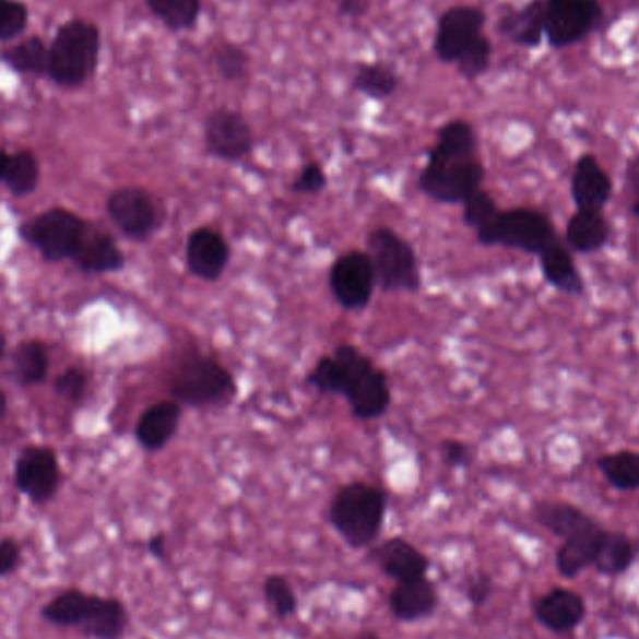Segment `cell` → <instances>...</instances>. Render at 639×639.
I'll list each match as a JSON object with an SVG mask.
<instances>
[{"instance_id": "obj_47", "label": "cell", "mask_w": 639, "mask_h": 639, "mask_svg": "<svg viewBox=\"0 0 639 639\" xmlns=\"http://www.w3.org/2000/svg\"><path fill=\"white\" fill-rule=\"evenodd\" d=\"M21 549L20 544L12 539L0 541V578L13 572L20 565Z\"/></svg>"}, {"instance_id": "obj_45", "label": "cell", "mask_w": 639, "mask_h": 639, "mask_svg": "<svg viewBox=\"0 0 639 639\" xmlns=\"http://www.w3.org/2000/svg\"><path fill=\"white\" fill-rule=\"evenodd\" d=\"M439 454L441 460L446 462L449 468H462V465L470 464L472 454H470V447L459 441V439H447L439 447Z\"/></svg>"}, {"instance_id": "obj_24", "label": "cell", "mask_w": 639, "mask_h": 639, "mask_svg": "<svg viewBox=\"0 0 639 639\" xmlns=\"http://www.w3.org/2000/svg\"><path fill=\"white\" fill-rule=\"evenodd\" d=\"M604 536H606V531L596 523L591 530L567 539L557 554L559 572L565 578H575L583 568L593 565L594 557L604 543Z\"/></svg>"}, {"instance_id": "obj_43", "label": "cell", "mask_w": 639, "mask_h": 639, "mask_svg": "<svg viewBox=\"0 0 639 639\" xmlns=\"http://www.w3.org/2000/svg\"><path fill=\"white\" fill-rule=\"evenodd\" d=\"M326 186H328V176H326L322 165L309 163L299 170L296 180L292 181L291 189L294 193L317 194L323 191Z\"/></svg>"}, {"instance_id": "obj_18", "label": "cell", "mask_w": 639, "mask_h": 639, "mask_svg": "<svg viewBox=\"0 0 639 639\" xmlns=\"http://www.w3.org/2000/svg\"><path fill=\"white\" fill-rule=\"evenodd\" d=\"M535 615L539 623L552 632H570L583 619L585 602L575 591L554 589L536 602Z\"/></svg>"}, {"instance_id": "obj_53", "label": "cell", "mask_w": 639, "mask_h": 639, "mask_svg": "<svg viewBox=\"0 0 639 639\" xmlns=\"http://www.w3.org/2000/svg\"><path fill=\"white\" fill-rule=\"evenodd\" d=\"M357 639H381L375 632H363L357 636Z\"/></svg>"}, {"instance_id": "obj_20", "label": "cell", "mask_w": 639, "mask_h": 639, "mask_svg": "<svg viewBox=\"0 0 639 639\" xmlns=\"http://www.w3.org/2000/svg\"><path fill=\"white\" fill-rule=\"evenodd\" d=\"M572 197L578 210H599L606 206L612 197V180L593 155H583L576 163L572 178Z\"/></svg>"}, {"instance_id": "obj_22", "label": "cell", "mask_w": 639, "mask_h": 639, "mask_svg": "<svg viewBox=\"0 0 639 639\" xmlns=\"http://www.w3.org/2000/svg\"><path fill=\"white\" fill-rule=\"evenodd\" d=\"M75 264L84 273H110L122 270L123 252L107 233L88 228L81 246L73 255Z\"/></svg>"}, {"instance_id": "obj_27", "label": "cell", "mask_w": 639, "mask_h": 639, "mask_svg": "<svg viewBox=\"0 0 639 639\" xmlns=\"http://www.w3.org/2000/svg\"><path fill=\"white\" fill-rule=\"evenodd\" d=\"M533 517L546 530L563 536L565 541L570 536L580 535L583 531L591 530L596 525L593 518H589L585 512H581L580 509H576L572 505L565 504L536 505Z\"/></svg>"}, {"instance_id": "obj_50", "label": "cell", "mask_w": 639, "mask_h": 639, "mask_svg": "<svg viewBox=\"0 0 639 639\" xmlns=\"http://www.w3.org/2000/svg\"><path fill=\"white\" fill-rule=\"evenodd\" d=\"M627 178L628 184H630L636 191H639V157L630 163V167H628L627 170Z\"/></svg>"}, {"instance_id": "obj_13", "label": "cell", "mask_w": 639, "mask_h": 639, "mask_svg": "<svg viewBox=\"0 0 639 639\" xmlns=\"http://www.w3.org/2000/svg\"><path fill=\"white\" fill-rule=\"evenodd\" d=\"M486 15L481 8L460 4L441 13L434 34V52L441 62L454 64L465 47L483 34Z\"/></svg>"}, {"instance_id": "obj_1", "label": "cell", "mask_w": 639, "mask_h": 639, "mask_svg": "<svg viewBox=\"0 0 639 639\" xmlns=\"http://www.w3.org/2000/svg\"><path fill=\"white\" fill-rule=\"evenodd\" d=\"M168 391L173 401L180 402L181 406H225L234 401L238 383L223 363L212 355L191 350L181 355L173 368Z\"/></svg>"}, {"instance_id": "obj_30", "label": "cell", "mask_w": 639, "mask_h": 639, "mask_svg": "<svg viewBox=\"0 0 639 639\" xmlns=\"http://www.w3.org/2000/svg\"><path fill=\"white\" fill-rule=\"evenodd\" d=\"M91 604V594L83 591H66L55 596L44 610V619L57 627H81L86 610Z\"/></svg>"}, {"instance_id": "obj_32", "label": "cell", "mask_w": 639, "mask_h": 639, "mask_svg": "<svg viewBox=\"0 0 639 639\" xmlns=\"http://www.w3.org/2000/svg\"><path fill=\"white\" fill-rule=\"evenodd\" d=\"M632 561L634 546L630 539L620 533H606L593 565L602 575H620L632 565Z\"/></svg>"}, {"instance_id": "obj_41", "label": "cell", "mask_w": 639, "mask_h": 639, "mask_svg": "<svg viewBox=\"0 0 639 639\" xmlns=\"http://www.w3.org/2000/svg\"><path fill=\"white\" fill-rule=\"evenodd\" d=\"M499 212L501 210L497 208L496 201L492 199V194L486 193L483 189H478L475 193L470 194L462 202V217H464V223L470 228H473L475 233L496 220Z\"/></svg>"}, {"instance_id": "obj_35", "label": "cell", "mask_w": 639, "mask_h": 639, "mask_svg": "<svg viewBox=\"0 0 639 639\" xmlns=\"http://www.w3.org/2000/svg\"><path fill=\"white\" fill-rule=\"evenodd\" d=\"M39 168L36 157L31 152H20L8 162L7 173L2 180L7 181L8 189L17 197L33 193L38 184Z\"/></svg>"}, {"instance_id": "obj_19", "label": "cell", "mask_w": 639, "mask_h": 639, "mask_svg": "<svg viewBox=\"0 0 639 639\" xmlns=\"http://www.w3.org/2000/svg\"><path fill=\"white\" fill-rule=\"evenodd\" d=\"M181 410L180 402L162 401L150 406L141 419L137 423V439L146 451H159L167 446L170 439L175 438L176 430L180 426Z\"/></svg>"}, {"instance_id": "obj_14", "label": "cell", "mask_w": 639, "mask_h": 639, "mask_svg": "<svg viewBox=\"0 0 639 639\" xmlns=\"http://www.w3.org/2000/svg\"><path fill=\"white\" fill-rule=\"evenodd\" d=\"M59 464L49 449L28 447L15 465V483L25 496L44 504L59 486Z\"/></svg>"}, {"instance_id": "obj_9", "label": "cell", "mask_w": 639, "mask_h": 639, "mask_svg": "<svg viewBox=\"0 0 639 639\" xmlns=\"http://www.w3.org/2000/svg\"><path fill=\"white\" fill-rule=\"evenodd\" d=\"M549 46H575L601 25L602 7L599 0H544Z\"/></svg>"}, {"instance_id": "obj_39", "label": "cell", "mask_w": 639, "mask_h": 639, "mask_svg": "<svg viewBox=\"0 0 639 639\" xmlns=\"http://www.w3.org/2000/svg\"><path fill=\"white\" fill-rule=\"evenodd\" d=\"M213 64H215V70L221 78L236 83V81H244L247 78L251 59H249L246 49H241L236 44H223L213 52Z\"/></svg>"}, {"instance_id": "obj_8", "label": "cell", "mask_w": 639, "mask_h": 639, "mask_svg": "<svg viewBox=\"0 0 639 639\" xmlns=\"http://www.w3.org/2000/svg\"><path fill=\"white\" fill-rule=\"evenodd\" d=\"M88 225L75 213L55 208L21 226V236L49 262L73 259Z\"/></svg>"}, {"instance_id": "obj_23", "label": "cell", "mask_w": 639, "mask_h": 639, "mask_svg": "<svg viewBox=\"0 0 639 639\" xmlns=\"http://www.w3.org/2000/svg\"><path fill=\"white\" fill-rule=\"evenodd\" d=\"M128 620V610L122 602L91 594V604L81 623V630L94 639H122Z\"/></svg>"}, {"instance_id": "obj_40", "label": "cell", "mask_w": 639, "mask_h": 639, "mask_svg": "<svg viewBox=\"0 0 639 639\" xmlns=\"http://www.w3.org/2000/svg\"><path fill=\"white\" fill-rule=\"evenodd\" d=\"M305 381L320 393L341 394L344 383L343 367H341V363L336 362L333 354L326 355L322 359H318L317 365L307 375Z\"/></svg>"}, {"instance_id": "obj_28", "label": "cell", "mask_w": 639, "mask_h": 639, "mask_svg": "<svg viewBox=\"0 0 639 639\" xmlns=\"http://www.w3.org/2000/svg\"><path fill=\"white\" fill-rule=\"evenodd\" d=\"M399 84H401V78L394 71L393 66L370 62V64H362L357 68L354 81H352V88L363 96L381 102V99L393 96Z\"/></svg>"}, {"instance_id": "obj_31", "label": "cell", "mask_w": 639, "mask_h": 639, "mask_svg": "<svg viewBox=\"0 0 639 639\" xmlns=\"http://www.w3.org/2000/svg\"><path fill=\"white\" fill-rule=\"evenodd\" d=\"M599 468L610 485L619 490H634L639 486V452L620 451L599 460Z\"/></svg>"}, {"instance_id": "obj_15", "label": "cell", "mask_w": 639, "mask_h": 639, "mask_svg": "<svg viewBox=\"0 0 639 639\" xmlns=\"http://www.w3.org/2000/svg\"><path fill=\"white\" fill-rule=\"evenodd\" d=\"M186 262L194 277L217 281L230 262L228 241L220 230L210 226H199L188 236Z\"/></svg>"}, {"instance_id": "obj_55", "label": "cell", "mask_w": 639, "mask_h": 639, "mask_svg": "<svg viewBox=\"0 0 639 639\" xmlns=\"http://www.w3.org/2000/svg\"><path fill=\"white\" fill-rule=\"evenodd\" d=\"M632 212L636 217H639V199L636 201V204H634Z\"/></svg>"}, {"instance_id": "obj_11", "label": "cell", "mask_w": 639, "mask_h": 639, "mask_svg": "<svg viewBox=\"0 0 639 639\" xmlns=\"http://www.w3.org/2000/svg\"><path fill=\"white\" fill-rule=\"evenodd\" d=\"M204 141L208 152L223 162L236 163L246 159L255 146L251 123L238 110L215 109L204 123Z\"/></svg>"}, {"instance_id": "obj_34", "label": "cell", "mask_w": 639, "mask_h": 639, "mask_svg": "<svg viewBox=\"0 0 639 639\" xmlns=\"http://www.w3.org/2000/svg\"><path fill=\"white\" fill-rule=\"evenodd\" d=\"M2 59L23 73H49V49L38 38L25 39L20 46L10 47L2 52Z\"/></svg>"}, {"instance_id": "obj_17", "label": "cell", "mask_w": 639, "mask_h": 639, "mask_svg": "<svg viewBox=\"0 0 639 639\" xmlns=\"http://www.w3.org/2000/svg\"><path fill=\"white\" fill-rule=\"evenodd\" d=\"M438 604V588L426 576H421L415 580L399 581L389 594V610L394 619L402 623H415V620L430 617Z\"/></svg>"}, {"instance_id": "obj_4", "label": "cell", "mask_w": 639, "mask_h": 639, "mask_svg": "<svg viewBox=\"0 0 639 639\" xmlns=\"http://www.w3.org/2000/svg\"><path fill=\"white\" fill-rule=\"evenodd\" d=\"M344 372L343 393L348 401L352 415L357 419H376L388 412L391 404V388L388 376L375 367L368 355L352 344H341L333 352Z\"/></svg>"}, {"instance_id": "obj_54", "label": "cell", "mask_w": 639, "mask_h": 639, "mask_svg": "<svg viewBox=\"0 0 639 639\" xmlns=\"http://www.w3.org/2000/svg\"><path fill=\"white\" fill-rule=\"evenodd\" d=\"M4 348H7V339H4L2 331H0V357L4 354Z\"/></svg>"}, {"instance_id": "obj_29", "label": "cell", "mask_w": 639, "mask_h": 639, "mask_svg": "<svg viewBox=\"0 0 639 639\" xmlns=\"http://www.w3.org/2000/svg\"><path fill=\"white\" fill-rule=\"evenodd\" d=\"M146 4L173 33L193 28L202 12V0H146Z\"/></svg>"}, {"instance_id": "obj_26", "label": "cell", "mask_w": 639, "mask_h": 639, "mask_svg": "<svg viewBox=\"0 0 639 639\" xmlns=\"http://www.w3.org/2000/svg\"><path fill=\"white\" fill-rule=\"evenodd\" d=\"M610 228L599 210H578L567 226L568 246L575 251L594 252L606 246Z\"/></svg>"}, {"instance_id": "obj_21", "label": "cell", "mask_w": 639, "mask_h": 639, "mask_svg": "<svg viewBox=\"0 0 639 639\" xmlns=\"http://www.w3.org/2000/svg\"><path fill=\"white\" fill-rule=\"evenodd\" d=\"M497 28L505 38L510 39L517 46L528 47V49L541 46L544 28H546L544 0H531L530 4L505 13L497 23Z\"/></svg>"}, {"instance_id": "obj_7", "label": "cell", "mask_w": 639, "mask_h": 639, "mask_svg": "<svg viewBox=\"0 0 639 639\" xmlns=\"http://www.w3.org/2000/svg\"><path fill=\"white\" fill-rule=\"evenodd\" d=\"M477 239L481 246H504L541 255L557 238L546 215L530 208H512L499 212L496 220L477 230Z\"/></svg>"}, {"instance_id": "obj_48", "label": "cell", "mask_w": 639, "mask_h": 639, "mask_svg": "<svg viewBox=\"0 0 639 639\" xmlns=\"http://www.w3.org/2000/svg\"><path fill=\"white\" fill-rule=\"evenodd\" d=\"M370 4H372V0H341L339 13L343 17H350V20H359V17L367 15Z\"/></svg>"}, {"instance_id": "obj_25", "label": "cell", "mask_w": 639, "mask_h": 639, "mask_svg": "<svg viewBox=\"0 0 639 639\" xmlns=\"http://www.w3.org/2000/svg\"><path fill=\"white\" fill-rule=\"evenodd\" d=\"M541 265H543L544 277L549 284H554L557 291L572 294V296L583 294V281L578 273L575 260L567 251V247H563L557 239L541 252Z\"/></svg>"}, {"instance_id": "obj_38", "label": "cell", "mask_w": 639, "mask_h": 639, "mask_svg": "<svg viewBox=\"0 0 639 639\" xmlns=\"http://www.w3.org/2000/svg\"><path fill=\"white\" fill-rule=\"evenodd\" d=\"M492 62V44L486 34H481L473 39L470 46L465 47L462 55L457 59V68H459L460 75L468 79V81H475V79L485 75Z\"/></svg>"}, {"instance_id": "obj_37", "label": "cell", "mask_w": 639, "mask_h": 639, "mask_svg": "<svg viewBox=\"0 0 639 639\" xmlns=\"http://www.w3.org/2000/svg\"><path fill=\"white\" fill-rule=\"evenodd\" d=\"M264 591V601L275 617L279 619H291L297 612L296 591L291 585V581L284 576H268L262 585Z\"/></svg>"}, {"instance_id": "obj_42", "label": "cell", "mask_w": 639, "mask_h": 639, "mask_svg": "<svg viewBox=\"0 0 639 639\" xmlns=\"http://www.w3.org/2000/svg\"><path fill=\"white\" fill-rule=\"evenodd\" d=\"M25 25V7L17 0H0V39L17 36Z\"/></svg>"}, {"instance_id": "obj_16", "label": "cell", "mask_w": 639, "mask_h": 639, "mask_svg": "<svg viewBox=\"0 0 639 639\" xmlns=\"http://www.w3.org/2000/svg\"><path fill=\"white\" fill-rule=\"evenodd\" d=\"M368 559L375 563L378 570H381L383 575L389 576L397 583L426 576L428 567H430L428 557L401 536L388 539V541L375 546L368 552Z\"/></svg>"}, {"instance_id": "obj_2", "label": "cell", "mask_w": 639, "mask_h": 639, "mask_svg": "<svg viewBox=\"0 0 639 639\" xmlns=\"http://www.w3.org/2000/svg\"><path fill=\"white\" fill-rule=\"evenodd\" d=\"M386 510L388 497L380 488L367 483H352L333 497L330 522L350 548H367L380 536Z\"/></svg>"}, {"instance_id": "obj_33", "label": "cell", "mask_w": 639, "mask_h": 639, "mask_svg": "<svg viewBox=\"0 0 639 639\" xmlns=\"http://www.w3.org/2000/svg\"><path fill=\"white\" fill-rule=\"evenodd\" d=\"M13 370H15L17 380L25 386H34V383L46 380V348L34 341L21 343L13 352Z\"/></svg>"}, {"instance_id": "obj_3", "label": "cell", "mask_w": 639, "mask_h": 639, "mask_svg": "<svg viewBox=\"0 0 639 639\" xmlns=\"http://www.w3.org/2000/svg\"><path fill=\"white\" fill-rule=\"evenodd\" d=\"M485 167L477 154H449L443 150H428L426 165L419 175V188L426 197L441 204H462L481 189Z\"/></svg>"}, {"instance_id": "obj_49", "label": "cell", "mask_w": 639, "mask_h": 639, "mask_svg": "<svg viewBox=\"0 0 639 639\" xmlns=\"http://www.w3.org/2000/svg\"><path fill=\"white\" fill-rule=\"evenodd\" d=\"M149 552L152 556L157 557V559H165L167 556V539L163 533L159 535H154L149 541Z\"/></svg>"}, {"instance_id": "obj_44", "label": "cell", "mask_w": 639, "mask_h": 639, "mask_svg": "<svg viewBox=\"0 0 639 639\" xmlns=\"http://www.w3.org/2000/svg\"><path fill=\"white\" fill-rule=\"evenodd\" d=\"M57 393L71 401H79L86 389V375L83 368L71 367L57 378Z\"/></svg>"}, {"instance_id": "obj_46", "label": "cell", "mask_w": 639, "mask_h": 639, "mask_svg": "<svg viewBox=\"0 0 639 639\" xmlns=\"http://www.w3.org/2000/svg\"><path fill=\"white\" fill-rule=\"evenodd\" d=\"M492 585L490 576L475 575L468 581V589H465V596L468 601L472 602L473 606H483L488 599H490Z\"/></svg>"}, {"instance_id": "obj_5", "label": "cell", "mask_w": 639, "mask_h": 639, "mask_svg": "<svg viewBox=\"0 0 639 639\" xmlns=\"http://www.w3.org/2000/svg\"><path fill=\"white\" fill-rule=\"evenodd\" d=\"M367 255L372 260L376 283L383 292H417L421 272L410 241L389 226H378L367 236Z\"/></svg>"}, {"instance_id": "obj_12", "label": "cell", "mask_w": 639, "mask_h": 639, "mask_svg": "<svg viewBox=\"0 0 639 639\" xmlns=\"http://www.w3.org/2000/svg\"><path fill=\"white\" fill-rule=\"evenodd\" d=\"M107 212L123 236L137 241L150 238L162 221L157 202L142 188L117 189L107 201Z\"/></svg>"}, {"instance_id": "obj_52", "label": "cell", "mask_w": 639, "mask_h": 639, "mask_svg": "<svg viewBox=\"0 0 639 639\" xmlns=\"http://www.w3.org/2000/svg\"><path fill=\"white\" fill-rule=\"evenodd\" d=\"M4 414H7V397L0 391V419H2V415Z\"/></svg>"}, {"instance_id": "obj_36", "label": "cell", "mask_w": 639, "mask_h": 639, "mask_svg": "<svg viewBox=\"0 0 639 639\" xmlns=\"http://www.w3.org/2000/svg\"><path fill=\"white\" fill-rule=\"evenodd\" d=\"M434 146L449 154H477V135L472 123L451 120L439 128Z\"/></svg>"}, {"instance_id": "obj_51", "label": "cell", "mask_w": 639, "mask_h": 639, "mask_svg": "<svg viewBox=\"0 0 639 639\" xmlns=\"http://www.w3.org/2000/svg\"><path fill=\"white\" fill-rule=\"evenodd\" d=\"M8 162H10V157H8L7 152H4V150H0V178H4Z\"/></svg>"}, {"instance_id": "obj_6", "label": "cell", "mask_w": 639, "mask_h": 639, "mask_svg": "<svg viewBox=\"0 0 639 639\" xmlns=\"http://www.w3.org/2000/svg\"><path fill=\"white\" fill-rule=\"evenodd\" d=\"M99 52V33L84 21H71L60 28L49 49V75L57 83L78 86L91 78Z\"/></svg>"}, {"instance_id": "obj_10", "label": "cell", "mask_w": 639, "mask_h": 639, "mask_svg": "<svg viewBox=\"0 0 639 639\" xmlns=\"http://www.w3.org/2000/svg\"><path fill=\"white\" fill-rule=\"evenodd\" d=\"M376 286L375 265L367 251L344 252L331 265V294L343 309H365L372 299Z\"/></svg>"}]
</instances>
